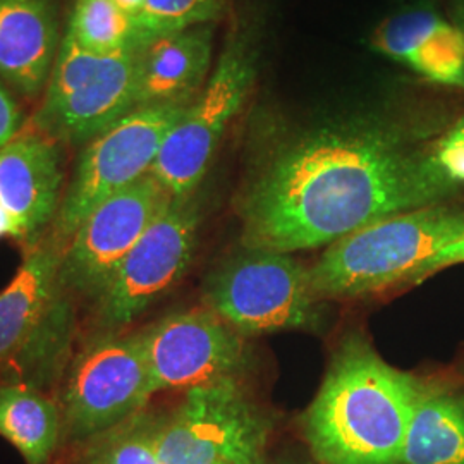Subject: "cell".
I'll list each match as a JSON object with an SVG mask.
<instances>
[{
  "instance_id": "cell-18",
  "label": "cell",
  "mask_w": 464,
  "mask_h": 464,
  "mask_svg": "<svg viewBox=\"0 0 464 464\" xmlns=\"http://www.w3.org/2000/svg\"><path fill=\"white\" fill-rule=\"evenodd\" d=\"M402 464H464V392L420 383Z\"/></svg>"
},
{
  "instance_id": "cell-22",
  "label": "cell",
  "mask_w": 464,
  "mask_h": 464,
  "mask_svg": "<svg viewBox=\"0 0 464 464\" xmlns=\"http://www.w3.org/2000/svg\"><path fill=\"white\" fill-rule=\"evenodd\" d=\"M425 176L442 201L464 188V116L431 140L425 153Z\"/></svg>"
},
{
  "instance_id": "cell-19",
  "label": "cell",
  "mask_w": 464,
  "mask_h": 464,
  "mask_svg": "<svg viewBox=\"0 0 464 464\" xmlns=\"http://www.w3.org/2000/svg\"><path fill=\"white\" fill-rule=\"evenodd\" d=\"M0 437L26 464H49L64 440L61 406L28 383L0 385Z\"/></svg>"
},
{
  "instance_id": "cell-16",
  "label": "cell",
  "mask_w": 464,
  "mask_h": 464,
  "mask_svg": "<svg viewBox=\"0 0 464 464\" xmlns=\"http://www.w3.org/2000/svg\"><path fill=\"white\" fill-rule=\"evenodd\" d=\"M61 42L52 0H0V76L21 95L44 93Z\"/></svg>"
},
{
  "instance_id": "cell-13",
  "label": "cell",
  "mask_w": 464,
  "mask_h": 464,
  "mask_svg": "<svg viewBox=\"0 0 464 464\" xmlns=\"http://www.w3.org/2000/svg\"><path fill=\"white\" fill-rule=\"evenodd\" d=\"M64 170L59 143L40 133L17 134L0 149V205L30 239L59 212Z\"/></svg>"
},
{
  "instance_id": "cell-9",
  "label": "cell",
  "mask_w": 464,
  "mask_h": 464,
  "mask_svg": "<svg viewBox=\"0 0 464 464\" xmlns=\"http://www.w3.org/2000/svg\"><path fill=\"white\" fill-rule=\"evenodd\" d=\"M153 394L140 332H105L69 368L59 404L64 439L82 442L116 427L143 411Z\"/></svg>"
},
{
  "instance_id": "cell-24",
  "label": "cell",
  "mask_w": 464,
  "mask_h": 464,
  "mask_svg": "<svg viewBox=\"0 0 464 464\" xmlns=\"http://www.w3.org/2000/svg\"><path fill=\"white\" fill-rule=\"evenodd\" d=\"M459 264H464V232L456 241L449 243L448 246L437 251L423 266H418L413 272V276L410 277L408 284L425 281L433 274H437L448 266H459Z\"/></svg>"
},
{
  "instance_id": "cell-20",
  "label": "cell",
  "mask_w": 464,
  "mask_h": 464,
  "mask_svg": "<svg viewBox=\"0 0 464 464\" xmlns=\"http://www.w3.org/2000/svg\"><path fill=\"white\" fill-rule=\"evenodd\" d=\"M66 34L97 55L136 52L149 42L140 21L116 0H76Z\"/></svg>"
},
{
  "instance_id": "cell-1",
  "label": "cell",
  "mask_w": 464,
  "mask_h": 464,
  "mask_svg": "<svg viewBox=\"0 0 464 464\" xmlns=\"http://www.w3.org/2000/svg\"><path fill=\"white\" fill-rule=\"evenodd\" d=\"M449 124L444 105L399 100L272 131L237 197L243 246H329L383 217L442 203L423 164Z\"/></svg>"
},
{
  "instance_id": "cell-10",
  "label": "cell",
  "mask_w": 464,
  "mask_h": 464,
  "mask_svg": "<svg viewBox=\"0 0 464 464\" xmlns=\"http://www.w3.org/2000/svg\"><path fill=\"white\" fill-rule=\"evenodd\" d=\"M201 208L195 195L174 197L117 266L97 298V318L109 332L119 331L169 293L191 266Z\"/></svg>"
},
{
  "instance_id": "cell-25",
  "label": "cell",
  "mask_w": 464,
  "mask_h": 464,
  "mask_svg": "<svg viewBox=\"0 0 464 464\" xmlns=\"http://www.w3.org/2000/svg\"><path fill=\"white\" fill-rule=\"evenodd\" d=\"M23 128V117L16 102L0 84V149L13 141Z\"/></svg>"
},
{
  "instance_id": "cell-4",
  "label": "cell",
  "mask_w": 464,
  "mask_h": 464,
  "mask_svg": "<svg viewBox=\"0 0 464 464\" xmlns=\"http://www.w3.org/2000/svg\"><path fill=\"white\" fill-rule=\"evenodd\" d=\"M262 24L246 13L232 23L207 83L162 143L151 174L172 197L195 195L232 119L246 103L262 61Z\"/></svg>"
},
{
  "instance_id": "cell-17",
  "label": "cell",
  "mask_w": 464,
  "mask_h": 464,
  "mask_svg": "<svg viewBox=\"0 0 464 464\" xmlns=\"http://www.w3.org/2000/svg\"><path fill=\"white\" fill-rule=\"evenodd\" d=\"M64 246L50 237L34 246L16 276L0 291V363L26 346L50 306L59 285Z\"/></svg>"
},
{
  "instance_id": "cell-14",
  "label": "cell",
  "mask_w": 464,
  "mask_h": 464,
  "mask_svg": "<svg viewBox=\"0 0 464 464\" xmlns=\"http://www.w3.org/2000/svg\"><path fill=\"white\" fill-rule=\"evenodd\" d=\"M370 47L425 82L464 90V36L431 7H411L383 19Z\"/></svg>"
},
{
  "instance_id": "cell-26",
  "label": "cell",
  "mask_w": 464,
  "mask_h": 464,
  "mask_svg": "<svg viewBox=\"0 0 464 464\" xmlns=\"http://www.w3.org/2000/svg\"><path fill=\"white\" fill-rule=\"evenodd\" d=\"M2 237H17L19 239V229L14 218L9 216V212L0 205V239Z\"/></svg>"
},
{
  "instance_id": "cell-2",
  "label": "cell",
  "mask_w": 464,
  "mask_h": 464,
  "mask_svg": "<svg viewBox=\"0 0 464 464\" xmlns=\"http://www.w3.org/2000/svg\"><path fill=\"white\" fill-rule=\"evenodd\" d=\"M420 383L382 360L362 334L332 356L303 433L322 464H402Z\"/></svg>"
},
{
  "instance_id": "cell-15",
  "label": "cell",
  "mask_w": 464,
  "mask_h": 464,
  "mask_svg": "<svg viewBox=\"0 0 464 464\" xmlns=\"http://www.w3.org/2000/svg\"><path fill=\"white\" fill-rule=\"evenodd\" d=\"M214 24L151 38L136 53V109L195 99L212 69Z\"/></svg>"
},
{
  "instance_id": "cell-7",
  "label": "cell",
  "mask_w": 464,
  "mask_h": 464,
  "mask_svg": "<svg viewBox=\"0 0 464 464\" xmlns=\"http://www.w3.org/2000/svg\"><path fill=\"white\" fill-rule=\"evenodd\" d=\"M205 301L241 335L310 329L320 320L308 268L270 249L243 246L210 276Z\"/></svg>"
},
{
  "instance_id": "cell-11",
  "label": "cell",
  "mask_w": 464,
  "mask_h": 464,
  "mask_svg": "<svg viewBox=\"0 0 464 464\" xmlns=\"http://www.w3.org/2000/svg\"><path fill=\"white\" fill-rule=\"evenodd\" d=\"M172 198L150 172L100 203L67 241L59 268L61 291L99 298L117 266Z\"/></svg>"
},
{
  "instance_id": "cell-3",
  "label": "cell",
  "mask_w": 464,
  "mask_h": 464,
  "mask_svg": "<svg viewBox=\"0 0 464 464\" xmlns=\"http://www.w3.org/2000/svg\"><path fill=\"white\" fill-rule=\"evenodd\" d=\"M464 232V207L448 201L383 217L337 239L308 268L316 298H358L410 281Z\"/></svg>"
},
{
  "instance_id": "cell-28",
  "label": "cell",
  "mask_w": 464,
  "mask_h": 464,
  "mask_svg": "<svg viewBox=\"0 0 464 464\" xmlns=\"http://www.w3.org/2000/svg\"><path fill=\"white\" fill-rule=\"evenodd\" d=\"M116 2L126 13H130L131 16L140 21V16H141L143 7H145V0H116Z\"/></svg>"
},
{
  "instance_id": "cell-21",
  "label": "cell",
  "mask_w": 464,
  "mask_h": 464,
  "mask_svg": "<svg viewBox=\"0 0 464 464\" xmlns=\"http://www.w3.org/2000/svg\"><path fill=\"white\" fill-rule=\"evenodd\" d=\"M162 416L145 410L109 430L78 442L71 464H160Z\"/></svg>"
},
{
  "instance_id": "cell-23",
  "label": "cell",
  "mask_w": 464,
  "mask_h": 464,
  "mask_svg": "<svg viewBox=\"0 0 464 464\" xmlns=\"http://www.w3.org/2000/svg\"><path fill=\"white\" fill-rule=\"evenodd\" d=\"M224 0H145L141 30L151 40L198 24H216L224 14Z\"/></svg>"
},
{
  "instance_id": "cell-29",
  "label": "cell",
  "mask_w": 464,
  "mask_h": 464,
  "mask_svg": "<svg viewBox=\"0 0 464 464\" xmlns=\"http://www.w3.org/2000/svg\"><path fill=\"white\" fill-rule=\"evenodd\" d=\"M279 464H293V463H279Z\"/></svg>"
},
{
  "instance_id": "cell-8",
  "label": "cell",
  "mask_w": 464,
  "mask_h": 464,
  "mask_svg": "<svg viewBox=\"0 0 464 464\" xmlns=\"http://www.w3.org/2000/svg\"><path fill=\"white\" fill-rule=\"evenodd\" d=\"M270 420L236 379L184 392L159 433L160 464H264Z\"/></svg>"
},
{
  "instance_id": "cell-5",
  "label": "cell",
  "mask_w": 464,
  "mask_h": 464,
  "mask_svg": "<svg viewBox=\"0 0 464 464\" xmlns=\"http://www.w3.org/2000/svg\"><path fill=\"white\" fill-rule=\"evenodd\" d=\"M136 52L97 55L63 36L34 116V133L80 147L136 109Z\"/></svg>"
},
{
  "instance_id": "cell-6",
  "label": "cell",
  "mask_w": 464,
  "mask_h": 464,
  "mask_svg": "<svg viewBox=\"0 0 464 464\" xmlns=\"http://www.w3.org/2000/svg\"><path fill=\"white\" fill-rule=\"evenodd\" d=\"M191 100L134 109L84 145L53 218L52 237L64 248L100 203L151 172L162 143Z\"/></svg>"
},
{
  "instance_id": "cell-27",
  "label": "cell",
  "mask_w": 464,
  "mask_h": 464,
  "mask_svg": "<svg viewBox=\"0 0 464 464\" xmlns=\"http://www.w3.org/2000/svg\"><path fill=\"white\" fill-rule=\"evenodd\" d=\"M449 19L464 36V0H449Z\"/></svg>"
},
{
  "instance_id": "cell-12",
  "label": "cell",
  "mask_w": 464,
  "mask_h": 464,
  "mask_svg": "<svg viewBox=\"0 0 464 464\" xmlns=\"http://www.w3.org/2000/svg\"><path fill=\"white\" fill-rule=\"evenodd\" d=\"M140 337L155 394L236 379L246 363L245 335L208 306L164 316Z\"/></svg>"
}]
</instances>
